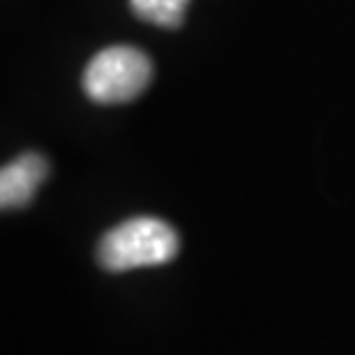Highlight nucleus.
I'll return each instance as SVG.
<instances>
[{"mask_svg":"<svg viewBox=\"0 0 355 355\" xmlns=\"http://www.w3.org/2000/svg\"><path fill=\"white\" fill-rule=\"evenodd\" d=\"M46 173V159L37 153H24L21 157L12 159L0 171V205L5 210L28 205Z\"/></svg>","mask_w":355,"mask_h":355,"instance_id":"nucleus-3","label":"nucleus"},{"mask_svg":"<svg viewBox=\"0 0 355 355\" xmlns=\"http://www.w3.org/2000/svg\"><path fill=\"white\" fill-rule=\"evenodd\" d=\"M132 12L148 24L178 28L184 21L189 0H130Z\"/></svg>","mask_w":355,"mask_h":355,"instance_id":"nucleus-4","label":"nucleus"},{"mask_svg":"<svg viewBox=\"0 0 355 355\" xmlns=\"http://www.w3.org/2000/svg\"><path fill=\"white\" fill-rule=\"evenodd\" d=\"M153 79L150 58L134 46L99 51L83 72V90L97 104H123L139 97Z\"/></svg>","mask_w":355,"mask_h":355,"instance_id":"nucleus-2","label":"nucleus"},{"mask_svg":"<svg viewBox=\"0 0 355 355\" xmlns=\"http://www.w3.org/2000/svg\"><path fill=\"white\" fill-rule=\"evenodd\" d=\"M178 233L157 217H132L99 240L97 259L109 272L164 266L175 259Z\"/></svg>","mask_w":355,"mask_h":355,"instance_id":"nucleus-1","label":"nucleus"}]
</instances>
